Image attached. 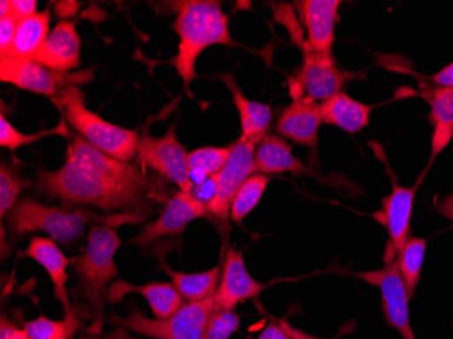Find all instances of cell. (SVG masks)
I'll return each mask as SVG.
<instances>
[{"label":"cell","instance_id":"34","mask_svg":"<svg viewBox=\"0 0 453 339\" xmlns=\"http://www.w3.org/2000/svg\"><path fill=\"white\" fill-rule=\"evenodd\" d=\"M291 326L287 318H280V320L273 318L261 331L258 339H294Z\"/></svg>","mask_w":453,"mask_h":339},{"label":"cell","instance_id":"36","mask_svg":"<svg viewBox=\"0 0 453 339\" xmlns=\"http://www.w3.org/2000/svg\"><path fill=\"white\" fill-rule=\"evenodd\" d=\"M216 190H218V174L208 178L203 185L195 186L190 195H192L196 200L200 201V203L210 206V204L212 203L213 198H215Z\"/></svg>","mask_w":453,"mask_h":339},{"label":"cell","instance_id":"17","mask_svg":"<svg viewBox=\"0 0 453 339\" xmlns=\"http://www.w3.org/2000/svg\"><path fill=\"white\" fill-rule=\"evenodd\" d=\"M81 47L76 22L63 19L50 30L33 60L58 73H71L81 67Z\"/></svg>","mask_w":453,"mask_h":339},{"label":"cell","instance_id":"19","mask_svg":"<svg viewBox=\"0 0 453 339\" xmlns=\"http://www.w3.org/2000/svg\"><path fill=\"white\" fill-rule=\"evenodd\" d=\"M131 293L142 295L151 307L154 318H157V320L169 318L187 303L172 282L154 281L149 282V284L137 285L119 279L111 282V287H109L106 302L111 305H116L117 303L122 302L124 297L131 295Z\"/></svg>","mask_w":453,"mask_h":339},{"label":"cell","instance_id":"42","mask_svg":"<svg viewBox=\"0 0 453 339\" xmlns=\"http://www.w3.org/2000/svg\"><path fill=\"white\" fill-rule=\"evenodd\" d=\"M78 10V2H60V4H56V14H58V17H73Z\"/></svg>","mask_w":453,"mask_h":339},{"label":"cell","instance_id":"16","mask_svg":"<svg viewBox=\"0 0 453 339\" xmlns=\"http://www.w3.org/2000/svg\"><path fill=\"white\" fill-rule=\"evenodd\" d=\"M323 124L320 102L308 96L294 99L291 104L282 109L277 119L276 131L284 139L307 147L317 154L319 143V128Z\"/></svg>","mask_w":453,"mask_h":339},{"label":"cell","instance_id":"35","mask_svg":"<svg viewBox=\"0 0 453 339\" xmlns=\"http://www.w3.org/2000/svg\"><path fill=\"white\" fill-rule=\"evenodd\" d=\"M18 20L12 17L0 18V58L9 53L14 41Z\"/></svg>","mask_w":453,"mask_h":339},{"label":"cell","instance_id":"8","mask_svg":"<svg viewBox=\"0 0 453 339\" xmlns=\"http://www.w3.org/2000/svg\"><path fill=\"white\" fill-rule=\"evenodd\" d=\"M0 79L20 90L48 96L53 101L71 84L81 86L90 81L93 73L90 70L85 73H58L35 60L4 58H0Z\"/></svg>","mask_w":453,"mask_h":339},{"label":"cell","instance_id":"18","mask_svg":"<svg viewBox=\"0 0 453 339\" xmlns=\"http://www.w3.org/2000/svg\"><path fill=\"white\" fill-rule=\"evenodd\" d=\"M24 256L35 259L41 267H44L53 284V296L65 308V313L73 311L75 305H73L68 295L67 282L70 277L67 269L73 265V257L68 258L65 252L61 251L58 242L47 236H32Z\"/></svg>","mask_w":453,"mask_h":339},{"label":"cell","instance_id":"14","mask_svg":"<svg viewBox=\"0 0 453 339\" xmlns=\"http://www.w3.org/2000/svg\"><path fill=\"white\" fill-rule=\"evenodd\" d=\"M267 287L257 281L247 270L241 250L226 247L220 285L213 297L216 310L235 311L241 303L258 299Z\"/></svg>","mask_w":453,"mask_h":339},{"label":"cell","instance_id":"5","mask_svg":"<svg viewBox=\"0 0 453 339\" xmlns=\"http://www.w3.org/2000/svg\"><path fill=\"white\" fill-rule=\"evenodd\" d=\"M52 102L76 134L88 140L96 150L122 162L136 160L140 132L122 128L91 112L86 106L85 93L81 86L71 84Z\"/></svg>","mask_w":453,"mask_h":339},{"label":"cell","instance_id":"24","mask_svg":"<svg viewBox=\"0 0 453 339\" xmlns=\"http://www.w3.org/2000/svg\"><path fill=\"white\" fill-rule=\"evenodd\" d=\"M50 9L42 10L33 17L19 20L15 30L12 48L4 58L33 60L50 33Z\"/></svg>","mask_w":453,"mask_h":339},{"label":"cell","instance_id":"13","mask_svg":"<svg viewBox=\"0 0 453 339\" xmlns=\"http://www.w3.org/2000/svg\"><path fill=\"white\" fill-rule=\"evenodd\" d=\"M300 50L303 53V63L294 81L302 86L305 96L322 104L342 93L346 75L335 63L334 55L310 50L303 44V40Z\"/></svg>","mask_w":453,"mask_h":339},{"label":"cell","instance_id":"43","mask_svg":"<svg viewBox=\"0 0 453 339\" xmlns=\"http://www.w3.org/2000/svg\"><path fill=\"white\" fill-rule=\"evenodd\" d=\"M291 333L294 335V339H338V338H319V336L311 335V334L304 333V331L299 330V328L291 326Z\"/></svg>","mask_w":453,"mask_h":339},{"label":"cell","instance_id":"21","mask_svg":"<svg viewBox=\"0 0 453 339\" xmlns=\"http://www.w3.org/2000/svg\"><path fill=\"white\" fill-rule=\"evenodd\" d=\"M257 174L314 175L311 168L297 159L292 145L279 135H267L256 150Z\"/></svg>","mask_w":453,"mask_h":339},{"label":"cell","instance_id":"6","mask_svg":"<svg viewBox=\"0 0 453 339\" xmlns=\"http://www.w3.org/2000/svg\"><path fill=\"white\" fill-rule=\"evenodd\" d=\"M215 311V302L210 299L185 303L169 318L150 320L149 316L134 307L127 316L111 313L106 322L150 339H205L208 322Z\"/></svg>","mask_w":453,"mask_h":339},{"label":"cell","instance_id":"9","mask_svg":"<svg viewBox=\"0 0 453 339\" xmlns=\"http://www.w3.org/2000/svg\"><path fill=\"white\" fill-rule=\"evenodd\" d=\"M230 157L218 174V190L215 198L210 204L212 220L220 229L221 234L228 226L231 218V206L234 198L251 175L256 174V150L253 143L238 139L230 145Z\"/></svg>","mask_w":453,"mask_h":339},{"label":"cell","instance_id":"37","mask_svg":"<svg viewBox=\"0 0 453 339\" xmlns=\"http://www.w3.org/2000/svg\"><path fill=\"white\" fill-rule=\"evenodd\" d=\"M453 140V132L445 127H434L432 136V158H436Z\"/></svg>","mask_w":453,"mask_h":339},{"label":"cell","instance_id":"12","mask_svg":"<svg viewBox=\"0 0 453 339\" xmlns=\"http://www.w3.org/2000/svg\"><path fill=\"white\" fill-rule=\"evenodd\" d=\"M393 178V189L387 197L381 201V211L372 215L379 223L386 227L388 234L386 252H384V264L396 261L402 249L410 238V227H411V215H413L414 198H416L417 186L407 188L396 182L395 175L387 168Z\"/></svg>","mask_w":453,"mask_h":339},{"label":"cell","instance_id":"2","mask_svg":"<svg viewBox=\"0 0 453 339\" xmlns=\"http://www.w3.org/2000/svg\"><path fill=\"white\" fill-rule=\"evenodd\" d=\"M121 244L117 228L96 224L88 228L86 249L79 256L73 257L79 302L75 308L81 318L91 320L88 334L104 333L106 296L111 282L119 279L114 257Z\"/></svg>","mask_w":453,"mask_h":339},{"label":"cell","instance_id":"15","mask_svg":"<svg viewBox=\"0 0 453 339\" xmlns=\"http://www.w3.org/2000/svg\"><path fill=\"white\" fill-rule=\"evenodd\" d=\"M297 17L305 29L303 44L317 52L333 55L335 27L340 20L341 0H297Z\"/></svg>","mask_w":453,"mask_h":339},{"label":"cell","instance_id":"25","mask_svg":"<svg viewBox=\"0 0 453 339\" xmlns=\"http://www.w3.org/2000/svg\"><path fill=\"white\" fill-rule=\"evenodd\" d=\"M81 327V316L76 308L65 312L61 320H53L40 315L35 320L24 322V328L29 334L30 339H75Z\"/></svg>","mask_w":453,"mask_h":339},{"label":"cell","instance_id":"32","mask_svg":"<svg viewBox=\"0 0 453 339\" xmlns=\"http://www.w3.org/2000/svg\"><path fill=\"white\" fill-rule=\"evenodd\" d=\"M241 327V315L235 311L216 310L208 322L205 339H230Z\"/></svg>","mask_w":453,"mask_h":339},{"label":"cell","instance_id":"28","mask_svg":"<svg viewBox=\"0 0 453 339\" xmlns=\"http://www.w3.org/2000/svg\"><path fill=\"white\" fill-rule=\"evenodd\" d=\"M35 188V182L20 174L15 166L2 163L0 167V216L2 220L9 215L19 201L20 195L27 189Z\"/></svg>","mask_w":453,"mask_h":339},{"label":"cell","instance_id":"10","mask_svg":"<svg viewBox=\"0 0 453 339\" xmlns=\"http://www.w3.org/2000/svg\"><path fill=\"white\" fill-rule=\"evenodd\" d=\"M197 219H211L210 208L196 200L190 193L175 192L163 204L160 215L151 223H147L139 235L132 239V244L147 247L163 238L182 235L188 224Z\"/></svg>","mask_w":453,"mask_h":339},{"label":"cell","instance_id":"4","mask_svg":"<svg viewBox=\"0 0 453 339\" xmlns=\"http://www.w3.org/2000/svg\"><path fill=\"white\" fill-rule=\"evenodd\" d=\"M175 14L173 29L180 37L178 52L172 60L173 67L183 81L188 91L197 79L196 63L201 53L213 45L233 48L236 45L230 33V17L215 0H182L166 4Z\"/></svg>","mask_w":453,"mask_h":339},{"label":"cell","instance_id":"26","mask_svg":"<svg viewBox=\"0 0 453 339\" xmlns=\"http://www.w3.org/2000/svg\"><path fill=\"white\" fill-rule=\"evenodd\" d=\"M426 243L427 241L425 238L410 236L403 249H402L401 254L396 258L399 273H401L410 300L416 296L417 287L421 281L422 265H424L425 254H426Z\"/></svg>","mask_w":453,"mask_h":339},{"label":"cell","instance_id":"39","mask_svg":"<svg viewBox=\"0 0 453 339\" xmlns=\"http://www.w3.org/2000/svg\"><path fill=\"white\" fill-rule=\"evenodd\" d=\"M79 339H142L139 336L132 335L129 333V330L127 328L119 327L117 326L113 331H109V333H101V334H88V335H81Z\"/></svg>","mask_w":453,"mask_h":339},{"label":"cell","instance_id":"30","mask_svg":"<svg viewBox=\"0 0 453 339\" xmlns=\"http://www.w3.org/2000/svg\"><path fill=\"white\" fill-rule=\"evenodd\" d=\"M422 96L430 106L429 121L434 127H445L453 132V88L424 86Z\"/></svg>","mask_w":453,"mask_h":339},{"label":"cell","instance_id":"11","mask_svg":"<svg viewBox=\"0 0 453 339\" xmlns=\"http://www.w3.org/2000/svg\"><path fill=\"white\" fill-rule=\"evenodd\" d=\"M353 275L379 288L387 323L395 328L403 339H417L410 325V297L399 273L398 261L384 264L381 269L355 273Z\"/></svg>","mask_w":453,"mask_h":339},{"label":"cell","instance_id":"31","mask_svg":"<svg viewBox=\"0 0 453 339\" xmlns=\"http://www.w3.org/2000/svg\"><path fill=\"white\" fill-rule=\"evenodd\" d=\"M230 147H203L188 154V166L189 170L200 168L210 175L220 173L230 157Z\"/></svg>","mask_w":453,"mask_h":339},{"label":"cell","instance_id":"27","mask_svg":"<svg viewBox=\"0 0 453 339\" xmlns=\"http://www.w3.org/2000/svg\"><path fill=\"white\" fill-rule=\"evenodd\" d=\"M272 178L265 174H253L239 189L231 206V220L241 224L256 209L271 183Z\"/></svg>","mask_w":453,"mask_h":339},{"label":"cell","instance_id":"38","mask_svg":"<svg viewBox=\"0 0 453 339\" xmlns=\"http://www.w3.org/2000/svg\"><path fill=\"white\" fill-rule=\"evenodd\" d=\"M0 339H30V336L25 328L4 316L0 320Z\"/></svg>","mask_w":453,"mask_h":339},{"label":"cell","instance_id":"23","mask_svg":"<svg viewBox=\"0 0 453 339\" xmlns=\"http://www.w3.org/2000/svg\"><path fill=\"white\" fill-rule=\"evenodd\" d=\"M160 267L169 275L172 284L187 303H200L213 299L220 285L223 274V264L216 265L212 269L200 273L177 272L165 261L163 256L157 254Z\"/></svg>","mask_w":453,"mask_h":339},{"label":"cell","instance_id":"3","mask_svg":"<svg viewBox=\"0 0 453 339\" xmlns=\"http://www.w3.org/2000/svg\"><path fill=\"white\" fill-rule=\"evenodd\" d=\"M4 221H7L10 235L14 241L33 232H45L58 243L71 246L81 241L88 228L96 224L119 228L127 224L142 223L147 221V218L127 213H96L85 208L45 205L35 198L22 197Z\"/></svg>","mask_w":453,"mask_h":339},{"label":"cell","instance_id":"7","mask_svg":"<svg viewBox=\"0 0 453 339\" xmlns=\"http://www.w3.org/2000/svg\"><path fill=\"white\" fill-rule=\"evenodd\" d=\"M175 129L177 125L173 124L162 137H152L149 132L140 134L134 162L174 183L180 192L192 193L188 152L178 140Z\"/></svg>","mask_w":453,"mask_h":339},{"label":"cell","instance_id":"1","mask_svg":"<svg viewBox=\"0 0 453 339\" xmlns=\"http://www.w3.org/2000/svg\"><path fill=\"white\" fill-rule=\"evenodd\" d=\"M35 189L65 208H96L108 215L147 219L170 197L163 181L150 177L139 163L109 157L81 135L71 137L65 165L52 172L38 170Z\"/></svg>","mask_w":453,"mask_h":339},{"label":"cell","instance_id":"41","mask_svg":"<svg viewBox=\"0 0 453 339\" xmlns=\"http://www.w3.org/2000/svg\"><path fill=\"white\" fill-rule=\"evenodd\" d=\"M434 209L442 218L448 219V220L453 223V193L445 196L442 200H440L436 206H434Z\"/></svg>","mask_w":453,"mask_h":339},{"label":"cell","instance_id":"40","mask_svg":"<svg viewBox=\"0 0 453 339\" xmlns=\"http://www.w3.org/2000/svg\"><path fill=\"white\" fill-rule=\"evenodd\" d=\"M430 83L437 88H453V63L442 68L430 78Z\"/></svg>","mask_w":453,"mask_h":339},{"label":"cell","instance_id":"20","mask_svg":"<svg viewBox=\"0 0 453 339\" xmlns=\"http://www.w3.org/2000/svg\"><path fill=\"white\" fill-rule=\"evenodd\" d=\"M218 76L230 90L234 104L238 109L242 128L241 139L253 143L258 147L259 143L267 136V132L271 128L272 117H273L271 104L247 98L236 83L233 73H220Z\"/></svg>","mask_w":453,"mask_h":339},{"label":"cell","instance_id":"22","mask_svg":"<svg viewBox=\"0 0 453 339\" xmlns=\"http://www.w3.org/2000/svg\"><path fill=\"white\" fill-rule=\"evenodd\" d=\"M320 109L323 124L333 125L348 134L355 135L368 127L375 106L363 104L342 91L322 102Z\"/></svg>","mask_w":453,"mask_h":339},{"label":"cell","instance_id":"33","mask_svg":"<svg viewBox=\"0 0 453 339\" xmlns=\"http://www.w3.org/2000/svg\"><path fill=\"white\" fill-rule=\"evenodd\" d=\"M35 14H37L35 0H2L0 2V18L12 17L19 22Z\"/></svg>","mask_w":453,"mask_h":339},{"label":"cell","instance_id":"29","mask_svg":"<svg viewBox=\"0 0 453 339\" xmlns=\"http://www.w3.org/2000/svg\"><path fill=\"white\" fill-rule=\"evenodd\" d=\"M48 136L70 137L67 122L61 119L55 128L42 129V131L35 132V134L27 135L17 131L12 127V122L4 117V114L0 117V145L4 148H9L10 151L15 152L18 148L33 144V143Z\"/></svg>","mask_w":453,"mask_h":339}]
</instances>
